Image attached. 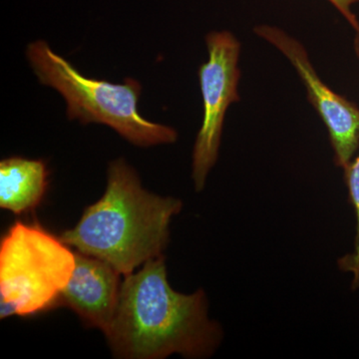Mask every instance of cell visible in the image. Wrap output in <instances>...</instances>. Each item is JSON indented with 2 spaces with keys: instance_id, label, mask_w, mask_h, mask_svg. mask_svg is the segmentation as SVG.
<instances>
[{
  "instance_id": "obj_1",
  "label": "cell",
  "mask_w": 359,
  "mask_h": 359,
  "mask_svg": "<svg viewBox=\"0 0 359 359\" xmlns=\"http://www.w3.org/2000/svg\"><path fill=\"white\" fill-rule=\"evenodd\" d=\"M104 334L115 358L125 359L211 358L224 339L221 325L210 318L204 290L186 294L170 287L164 257L125 276Z\"/></svg>"
},
{
  "instance_id": "obj_2",
  "label": "cell",
  "mask_w": 359,
  "mask_h": 359,
  "mask_svg": "<svg viewBox=\"0 0 359 359\" xmlns=\"http://www.w3.org/2000/svg\"><path fill=\"white\" fill-rule=\"evenodd\" d=\"M182 208L181 200L145 190L138 174L121 158L108 166L102 198L87 207L76 226L63 231L60 238L127 276L163 257L172 218Z\"/></svg>"
},
{
  "instance_id": "obj_3",
  "label": "cell",
  "mask_w": 359,
  "mask_h": 359,
  "mask_svg": "<svg viewBox=\"0 0 359 359\" xmlns=\"http://www.w3.org/2000/svg\"><path fill=\"white\" fill-rule=\"evenodd\" d=\"M26 56L40 83L65 98L68 119L106 125L138 147L171 144L178 139L176 130L149 121L139 112L142 86L133 78L115 84L86 77L43 40L28 44Z\"/></svg>"
},
{
  "instance_id": "obj_4",
  "label": "cell",
  "mask_w": 359,
  "mask_h": 359,
  "mask_svg": "<svg viewBox=\"0 0 359 359\" xmlns=\"http://www.w3.org/2000/svg\"><path fill=\"white\" fill-rule=\"evenodd\" d=\"M76 255L37 223L16 222L0 244V318L30 316L57 306Z\"/></svg>"
},
{
  "instance_id": "obj_5",
  "label": "cell",
  "mask_w": 359,
  "mask_h": 359,
  "mask_svg": "<svg viewBox=\"0 0 359 359\" xmlns=\"http://www.w3.org/2000/svg\"><path fill=\"white\" fill-rule=\"evenodd\" d=\"M205 45L208 60L198 72L204 112L193 150L192 178L197 192L205 188L218 160L226 111L241 100L240 40L226 30L212 32L205 36Z\"/></svg>"
},
{
  "instance_id": "obj_6",
  "label": "cell",
  "mask_w": 359,
  "mask_h": 359,
  "mask_svg": "<svg viewBox=\"0 0 359 359\" xmlns=\"http://www.w3.org/2000/svg\"><path fill=\"white\" fill-rule=\"evenodd\" d=\"M254 32L278 49L297 71L306 88L309 103L327 130L335 165L344 170L359 150L358 106L337 94L321 80L306 47L295 37L273 25H257Z\"/></svg>"
},
{
  "instance_id": "obj_7",
  "label": "cell",
  "mask_w": 359,
  "mask_h": 359,
  "mask_svg": "<svg viewBox=\"0 0 359 359\" xmlns=\"http://www.w3.org/2000/svg\"><path fill=\"white\" fill-rule=\"evenodd\" d=\"M75 255L74 271L59 297L57 306L72 309L85 325L100 328L105 332L117 306L121 273L102 259L80 252Z\"/></svg>"
},
{
  "instance_id": "obj_8",
  "label": "cell",
  "mask_w": 359,
  "mask_h": 359,
  "mask_svg": "<svg viewBox=\"0 0 359 359\" xmlns=\"http://www.w3.org/2000/svg\"><path fill=\"white\" fill-rule=\"evenodd\" d=\"M48 171L41 160L9 157L0 162V207L16 215L32 211L41 203Z\"/></svg>"
},
{
  "instance_id": "obj_9",
  "label": "cell",
  "mask_w": 359,
  "mask_h": 359,
  "mask_svg": "<svg viewBox=\"0 0 359 359\" xmlns=\"http://www.w3.org/2000/svg\"><path fill=\"white\" fill-rule=\"evenodd\" d=\"M344 172L349 201L356 215V237L353 252L340 257L339 268L353 275L351 289L356 290L359 289V150L354 159L344 168Z\"/></svg>"
},
{
  "instance_id": "obj_10",
  "label": "cell",
  "mask_w": 359,
  "mask_h": 359,
  "mask_svg": "<svg viewBox=\"0 0 359 359\" xmlns=\"http://www.w3.org/2000/svg\"><path fill=\"white\" fill-rule=\"evenodd\" d=\"M327 1L344 16V20L353 28L354 32H359V20L353 11V4H358L359 0H327Z\"/></svg>"
},
{
  "instance_id": "obj_11",
  "label": "cell",
  "mask_w": 359,
  "mask_h": 359,
  "mask_svg": "<svg viewBox=\"0 0 359 359\" xmlns=\"http://www.w3.org/2000/svg\"><path fill=\"white\" fill-rule=\"evenodd\" d=\"M353 49L356 58L359 61V32H355V36H354L353 39Z\"/></svg>"
}]
</instances>
